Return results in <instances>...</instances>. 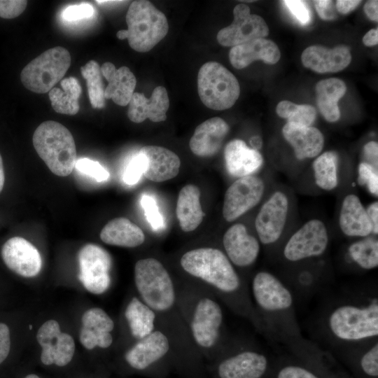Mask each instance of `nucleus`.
I'll use <instances>...</instances> for the list:
<instances>
[{"instance_id": "obj_40", "label": "nucleus", "mask_w": 378, "mask_h": 378, "mask_svg": "<svg viewBox=\"0 0 378 378\" xmlns=\"http://www.w3.org/2000/svg\"><path fill=\"white\" fill-rule=\"evenodd\" d=\"M75 167L77 170L93 178L97 182L108 179L109 173L99 162L89 158H80L76 160Z\"/></svg>"}, {"instance_id": "obj_46", "label": "nucleus", "mask_w": 378, "mask_h": 378, "mask_svg": "<svg viewBox=\"0 0 378 378\" xmlns=\"http://www.w3.org/2000/svg\"><path fill=\"white\" fill-rule=\"evenodd\" d=\"M282 2L301 24L306 25L309 23L311 13L304 1L286 0Z\"/></svg>"}, {"instance_id": "obj_54", "label": "nucleus", "mask_w": 378, "mask_h": 378, "mask_svg": "<svg viewBox=\"0 0 378 378\" xmlns=\"http://www.w3.org/2000/svg\"><path fill=\"white\" fill-rule=\"evenodd\" d=\"M363 42L366 46H372L378 43V30L373 29L368 31L363 38Z\"/></svg>"}, {"instance_id": "obj_48", "label": "nucleus", "mask_w": 378, "mask_h": 378, "mask_svg": "<svg viewBox=\"0 0 378 378\" xmlns=\"http://www.w3.org/2000/svg\"><path fill=\"white\" fill-rule=\"evenodd\" d=\"M10 348V330L6 324L0 323V364L8 357Z\"/></svg>"}, {"instance_id": "obj_47", "label": "nucleus", "mask_w": 378, "mask_h": 378, "mask_svg": "<svg viewBox=\"0 0 378 378\" xmlns=\"http://www.w3.org/2000/svg\"><path fill=\"white\" fill-rule=\"evenodd\" d=\"M276 378H320L309 369L298 365H286L279 369Z\"/></svg>"}, {"instance_id": "obj_29", "label": "nucleus", "mask_w": 378, "mask_h": 378, "mask_svg": "<svg viewBox=\"0 0 378 378\" xmlns=\"http://www.w3.org/2000/svg\"><path fill=\"white\" fill-rule=\"evenodd\" d=\"M100 238L107 244L127 248L136 247L145 241L143 230L124 217L108 221L101 230Z\"/></svg>"}, {"instance_id": "obj_26", "label": "nucleus", "mask_w": 378, "mask_h": 378, "mask_svg": "<svg viewBox=\"0 0 378 378\" xmlns=\"http://www.w3.org/2000/svg\"><path fill=\"white\" fill-rule=\"evenodd\" d=\"M102 76L108 81L104 90L105 99H111L117 105L129 104L136 85V79L130 69L125 66L116 69L111 62H105L101 66Z\"/></svg>"}, {"instance_id": "obj_42", "label": "nucleus", "mask_w": 378, "mask_h": 378, "mask_svg": "<svg viewBox=\"0 0 378 378\" xmlns=\"http://www.w3.org/2000/svg\"><path fill=\"white\" fill-rule=\"evenodd\" d=\"M141 204L144 210L146 218L152 228L154 230L162 229L164 227V220L154 198L147 195H143Z\"/></svg>"}, {"instance_id": "obj_50", "label": "nucleus", "mask_w": 378, "mask_h": 378, "mask_svg": "<svg viewBox=\"0 0 378 378\" xmlns=\"http://www.w3.org/2000/svg\"><path fill=\"white\" fill-rule=\"evenodd\" d=\"M363 155L366 161L372 166L377 168L378 166V144L376 141L368 142L363 147Z\"/></svg>"}, {"instance_id": "obj_44", "label": "nucleus", "mask_w": 378, "mask_h": 378, "mask_svg": "<svg viewBox=\"0 0 378 378\" xmlns=\"http://www.w3.org/2000/svg\"><path fill=\"white\" fill-rule=\"evenodd\" d=\"M93 13V7L89 4L83 3L67 7L63 11L62 17L66 21L73 22L89 18L92 16Z\"/></svg>"}, {"instance_id": "obj_13", "label": "nucleus", "mask_w": 378, "mask_h": 378, "mask_svg": "<svg viewBox=\"0 0 378 378\" xmlns=\"http://www.w3.org/2000/svg\"><path fill=\"white\" fill-rule=\"evenodd\" d=\"M265 190L263 181L255 176L237 178L227 189L223 204V216L227 222L237 219L255 206Z\"/></svg>"}, {"instance_id": "obj_56", "label": "nucleus", "mask_w": 378, "mask_h": 378, "mask_svg": "<svg viewBox=\"0 0 378 378\" xmlns=\"http://www.w3.org/2000/svg\"><path fill=\"white\" fill-rule=\"evenodd\" d=\"M4 181H5V176H4L3 160H2L1 155L0 154V192L3 190Z\"/></svg>"}, {"instance_id": "obj_5", "label": "nucleus", "mask_w": 378, "mask_h": 378, "mask_svg": "<svg viewBox=\"0 0 378 378\" xmlns=\"http://www.w3.org/2000/svg\"><path fill=\"white\" fill-rule=\"evenodd\" d=\"M134 282L141 300L155 313L167 312L174 305L176 293L172 279L158 260H139L134 266Z\"/></svg>"}, {"instance_id": "obj_17", "label": "nucleus", "mask_w": 378, "mask_h": 378, "mask_svg": "<svg viewBox=\"0 0 378 378\" xmlns=\"http://www.w3.org/2000/svg\"><path fill=\"white\" fill-rule=\"evenodd\" d=\"M225 255L232 265L246 267L253 265L260 253L259 241L248 234L246 226L236 223L229 227L223 237Z\"/></svg>"}, {"instance_id": "obj_2", "label": "nucleus", "mask_w": 378, "mask_h": 378, "mask_svg": "<svg viewBox=\"0 0 378 378\" xmlns=\"http://www.w3.org/2000/svg\"><path fill=\"white\" fill-rule=\"evenodd\" d=\"M323 326L336 346L354 347L377 340V296L364 295L334 304L327 310Z\"/></svg>"}, {"instance_id": "obj_11", "label": "nucleus", "mask_w": 378, "mask_h": 378, "mask_svg": "<svg viewBox=\"0 0 378 378\" xmlns=\"http://www.w3.org/2000/svg\"><path fill=\"white\" fill-rule=\"evenodd\" d=\"M223 312L215 300L205 297L195 305L190 321V330L196 344L209 349L216 346L220 337Z\"/></svg>"}, {"instance_id": "obj_43", "label": "nucleus", "mask_w": 378, "mask_h": 378, "mask_svg": "<svg viewBox=\"0 0 378 378\" xmlns=\"http://www.w3.org/2000/svg\"><path fill=\"white\" fill-rule=\"evenodd\" d=\"M144 164L141 155L139 152L128 162L122 176L124 182L127 185L136 184L141 177Z\"/></svg>"}, {"instance_id": "obj_7", "label": "nucleus", "mask_w": 378, "mask_h": 378, "mask_svg": "<svg viewBox=\"0 0 378 378\" xmlns=\"http://www.w3.org/2000/svg\"><path fill=\"white\" fill-rule=\"evenodd\" d=\"M197 90L202 102L206 107L218 111L231 108L240 94L236 77L216 62H206L200 69Z\"/></svg>"}, {"instance_id": "obj_12", "label": "nucleus", "mask_w": 378, "mask_h": 378, "mask_svg": "<svg viewBox=\"0 0 378 378\" xmlns=\"http://www.w3.org/2000/svg\"><path fill=\"white\" fill-rule=\"evenodd\" d=\"M233 15L232 24L220 29L217 34V41L221 46L234 47L268 35L269 29L264 19L251 14L246 4H237L234 8Z\"/></svg>"}, {"instance_id": "obj_21", "label": "nucleus", "mask_w": 378, "mask_h": 378, "mask_svg": "<svg viewBox=\"0 0 378 378\" xmlns=\"http://www.w3.org/2000/svg\"><path fill=\"white\" fill-rule=\"evenodd\" d=\"M169 107V99L167 90L163 86L154 88L149 99L140 92H134L129 103L127 116L135 123H140L148 118L158 122L167 119Z\"/></svg>"}, {"instance_id": "obj_24", "label": "nucleus", "mask_w": 378, "mask_h": 378, "mask_svg": "<svg viewBox=\"0 0 378 378\" xmlns=\"http://www.w3.org/2000/svg\"><path fill=\"white\" fill-rule=\"evenodd\" d=\"M280 57L281 53L277 45L265 38H256L234 46L229 52L230 62L237 69H244L256 60L274 64Z\"/></svg>"}, {"instance_id": "obj_37", "label": "nucleus", "mask_w": 378, "mask_h": 378, "mask_svg": "<svg viewBox=\"0 0 378 378\" xmlns=\"http://www.w3.org/2000/svg\"><path fill=\"white\" fill-rule=\"evenodd\" d=\"M276 111L279 116L287 119L288 122L306 127H310L316 116V109L312 106L295 104L287 100L280 102Z\"/></svg>"}, {"instance_id": "obj_32", "label": "nucleus", "mask_w": 378, "mask_h": 378, "mask_svg": "<svg viewBox=\"0 0 378 378\" xmlns=\"http://www.w3.org/2000/svg\"><path fill=\"white\" fill-rule=\"evenodd\" d=\"M62 90L53 88L48 96L53 110L61 114L76 115L80 108L78 99L82 89L78 80L74 77H68L61 80Z\"/></svg>"}, {"instance_id": "obj_9", "label": "nucleus", "mask_w": 378, "mask_h": 378, "mask_svg": "<svg viewBox=\"0 0 378 378\" xmlns=\"http://www.w3.org/2000/svg\"><path fill=\"white\" fill-rule=\"evenodd\" d=\"M328 241L325 224L318 219H312L290 237L284 247L283 255L292 262L319 257L327 249Z\"/></svg>"}, {"instance_id": "obj_23", "label": "nucleus", "mask_w": 378, "mask_h": 378, "mask_svg": "<svg viewBox=\"0 0 378 378\" xmlns=\"http://www.w3.org/2000/svg\"><path fill=\"white\" fill-rule=\"evenodd\" d=\"M301 58L305 67L318 73L342 71L351 61L349 49L344 46L332 49L320 46H309L302 52Z\"/></svg>"}, {"instance_id": "obj_27", "label": "nucleus", "mask_w": 378, "mask_h": 378, "mask_svg": "<svg viewBox=\"0 0 378 378\" xmlns=\"http://www.w3.org/2000/svg\"><path fill=\"white\" fill-rule=\"evenodd\" d=\"M285 139L294 149L298 160L317 156L324 146V136L319 130L287 122L282 129Z\"/></svg>"}, {"instance_id": "obj_31", "label": "nucleus", "mask_w": 378, "mask_h": 378, "mask_svg": "<svg viewBox=\"0 0 378 378\" xmlns=\"http://www.w3.org/2000/svg\"><path fill=\"white\" fill-rule=\"evenodd\" d=\"M346 91V86L344 81L337 78L321 80L316 83L317 105L327 121L334 122L339 120L340 111L337 102Z\"/></svg>"}, {"instance_id": "obj_8", "label": "nucleus", "mask_w": 378, "mask_h": 378, "mask_svg": "<svg viewBox=\"0 0 378 378\" xmlns=\"http://www.w3.org/2000/svg\"><path fill=\"white\" fill-rule=\"evenodd\" d=\"M70 65L69 52L65 48L56 46L28 63L20 73V80L27 90L46 93L62 79Z\"/></svg>"}, {"instance_id": "obj_41", "label": "nucleus", "mask_w": 378, "mask_h": 378, "mask_svg": "<svg viewBox=\"0 0 378 378\" xmlns=\"http://www.w3.org/2000/svg\"><path fill=\"white\" fill-rule=\"evenodd\" d=\"M358 182L365 185L369 192L377 197L378 195V172L377 168L363 162L360 163L358 169Z\"/></svg>"}, {"instance_id": "obj_4", "label": "nucleus", "mask_w": 378, "mask_h": 378, "mask_svg": "<svg viewBox=\"0 0 378 378\" xmlns=\"http://www.w3.org/2000/svg\"><path fill=\"white\" fill-rule=\"evenodd\" d=\"M32 141L36 153L53 174L64 177L73 172L76 144L65 126L53 120L43 122L34 131Z\"/></svg>"}, {"instance_id": "obj_49", "label": "nucleus", "mask_w": 378, "mask_h": 378, "mask_svg": "<svg viewBox=\"0 0 378 378\" xmlns=\"http://www.w3.org/2000/svg\"><path fill=\"white\" fill-rule=\"evenodd\" d=\"M314 3L316 10L321 19L330 20L335 18V13L333 9L332 1L318 0L314 1Z\"/></svg>"}, {"instance_id": "obj_57", "label": "nucleus", "mask_w": 378, "mask_h": 378, "mask_svg": "<svg viewBox=\"0 0 378 378\" xmlns=\"http://www.w3.org/2000/svg\"><path fill=\"white\" fill-rule=\"evenodd\" d=\"M116 36L118 39L123 40L127 38V29L120 30L117 32Z\"/></svg>"}, {"instance_id": "obj_19", "label": "nucleus", "mask_w": 378, "mask_h": 378, "mask_svg": "<svg viewBox=\"0 0 378 378\" xmlns=\"http://www.w3.org/2000/svg\"><path fill=\"white\" fill-rule=\"evenodd\" d=\"M139 153L144 164L143 174L154 182H163L176 176L181 160L173 151L158 146L142 147Z\"/></svg>"}, {"instance_id": "obj_30", "label": "nucleus", "mask_w": 378, "mask_h": 378, "mask_svg": "<svg viewBox=\"0 0 378 378\" xmlns=\"http://www.w3.org/2000/svg\"><path fill=\"white\" fill-rule=\"evenodd\" d=\"M176 212L183 231H193L200 225L204 213L202 209L200 191L197 186L188 184L181 188L178 196Z\"/></svg>"}, {"instance_id": "obj_3", "label": "nucleus", "mask_w": 378, "mask_h": 378, "mask_svg": "<svg viewBox=\"0 0 378 378\" xmlns=\"http://www.w3.org/2000/svg\"><path fill=\"white\" fill-rule=\"evenodd\" d=\"M182 268L189 274L213 286L229 298L249 299L242 296L241 279L232 263L218 248L203 247L185 253L180 260Z\"/></svg>"}, {"instance_id": "obj_18", "label": "nucleus", "mask_w": 378, "mask_h": 378, "mask_svg": "<svg viewBox=\"0 0 378 378\" xmlns=\"http://www.w3.org/2000/svg\"><path fill=\"white\" fill-rule=\"evenodd\" d=\"M269 365L267 357L256 350L246 349L224 358L218 365L219 378H261Z\"/></svg>"}, {"instance_id": "obj_20", "label": "nucleus", "mask_w": 378, "mask_h": 378, "mask_svg": "<svg viewBox=\"0 0 378 378\" xmlns=\"http://www.w3.org/2000/svg\"><path fill=\"white\" fill-rule=\"evenodd\" d=\"M170 344L167 336L155 330L139 341L125 354L128 365L137 370H144L166 356Z\"/></svg>"}, {"instance_id": "obj_51", "label": "nucleus", "mask_w": 378, "mask_h": 378, "mask_svg": "<svg viewBox=\"0 0 378 378\" xmlns=\"http://www.w3.org/2000/svg\"><path fill=\"white\" fill-rule=\"evenodd\" d=\"M368 218L372 227V233L378 234V202L377 201L370 204L366 209Z\"/></svg>"}, {"instance_id": "obj_52", "label": "nucleus", "mask_w": 378, "mask_h": 378, "mask_svg": "<svg viewBox=\"0 0 378 378\" xmlns=\"http://www.w3.org/2000/svg\"><path fill=\"white\" fill-rule=\"evenodd\" d=\"M361 1L358 0H338L336 1V8L339 13L346 14L354 10Z\"/></svg>"}, {"instance_id": "obj_16", "label": "nucleus", "mask_w": 378, "mask_h": 378, "mask_svg": "<svg viewBox=\"0 0 378 378\" xmlns=\"http://www.w3.org/2000/svg\"><path fill=\"white\" fill-rule=\"evenodd\" d=\"M1 254L6 265L22 276H34L41 270L42 259L38 249L22 237L8 239L1 248Z\"/></svg>"}, {"instance_id": "obj_10", "label": "nucleus", "mask_w": 378, "mask_h": 378, "mask_svg": "<svg viewBox=\"0 0 378 378\" xmlns=\"http://www.w3.org/2000/svg\"><path fill=\"white\" fill-rule=\"evenodd\" d=\"M78 278L89 292L102 294L108 288L111 258L105 249L96 244H86L78 253Z\"/></svg>"}, {"instance_id": "obj_34", "label": "nucleus", "mask_w": 378, "mask_h": 378, "mask_svg": "<svg viewBox=\"0 0 378 378\" xmlns=\"http://www.w3.org/2000/svg\"><path fill=\"white\" fill-rule=\"evenodd\" d=\"M349 262L364 270L378 266V240L372 237H363L351 243L346 252Z\"/></svg>"}, {"instance_id": "obj_36", "label": "nucleus", "mask_w": 378, "mask_h": 378, "mask_svg": "<svg viewBox=\"0 0 378 378\" xmlns=\"http://www.w3.org/2000/svg\"><path fill=\"white\" fill-rule=\"evenodd\" d=\"M80 72L86 80L91 106L94 108L105 106L104 83L101 66L95 60H90L81 66Z\"/></svg>"}, {"instance_id": "obj_22", "label": "nucleus", "mask_w": 378, "mask_h": 378, "mask_svg": "<svg viewBox=\"0 0 378 378\" xmlns=\"http://www.w3.org/2000/svg\"><path fill=\"white\" fill-rule=\"evenodd\" d=\"M228 124L219 117L209 118L199 125L189 141L191 151L199 157L216 155L228 134Z\"/></svg>"}, {"instance_id": "obj_55", "label": "nucleus", "mask_w": 378, "mask_h": 378, "mask_svg": "<svg viewBox=\"0 0 378 378\" xmlns=\"http://www.w3.org/2000/svg\"><path fill=\"white\" fill-rule=\"evenodd\" d=\"M250 144L252 146V148L257 150L262 146V140L259 136H253L250 139Z\"/></svg>"}, {"instance_id": "obj_53", "label": "nucleus", "mask_w": 378, "mask_h": 378, "mask_svg": "<svg viewBox=\"0 0 378 378\" xmlns=\"http://www.w3.org/2000/svg\"><path fill=\"white\" fill-rule=\"evenodd\" d=\"M364 11L369 19L377 22L378 1L375 0L368 1L364 6Z\"/></svg>"}, {"instance_id": "obj_1", "label": "nucleus", "mask_w": 378, "mask_h": 378, "mask_svg": "<svg viewBox=\"0 0 378 378\" xmlns=\"http://www.w3.org/2000/svg\"><path fill=\"white\" fill-rule=\"evenodd\" d=\"M251 297L262 330L288 346L302 338L291 289L274 274L260 271L251 282Z\"/></svg>"}, {"instance_id": "obj_6", "label": "nucleus", "mask_w": 378, "mask_h": 378, "mask_svg": "<svg viewBox=\"0 0 378 378\" xmlns=\"http://www.w3.org/2000/svg\"><path fill=\"white\" fill-rule=\"evenodd\" d=\"M127 39L136 52H146L167 34L169 24L165 15L146 0L134 1L126 14Z\"/></svg>"}, {"instance_id": "obj_38", "label": "nucleus", "mask_w": 378, "mask_h": 378, "mask_svg": "<svg viewBox=\"0 0 378 378\" xmlns=\"http://www.w3.org/2000/svg\"><path fill=\"white\" fill-rule=\"evenodd\" d=\"M83 327L92 330L97 337V343L114 328V322L101 308L94 307L87 310L82 316ZM97 344V345H98Z\"/></svg>"}, {"instance_id": "obj_35", "label": "nucleus", "mask_w": 378, "mask_h": 378, "mask_svg": "<svg viewBox=\"0 0 378 378\" xmlns=\"http://www.w3.org/2000/svg\"><path fill=\"white\" fill-rule=\"evenodd\" d=\"M337 155L327 151L320 155L313 162L316 184L323 190H331L337 186Z\"/></svg>"}, {"instance_id": "obj_14", "label": "nucleus", "mask_w": 378, "mask_h": 378, "mask_svg": "<svg viewBox=\"0 0 378 378\" xmlns=\"http://www.w3.org/2000/svg\"><path fill=\"white\" fill-rule=\"evenodd\" d=\"M288 211V198L280 191L274 192L262 204L255 220V230L262 244L270 245L279 239Z\"/></svg>"}, {"instance_id": "obj_45", "label": "nucleus", "mask_w": 378, "mask_h": 378, "mask_svg": "<svg viewBox=\"0 0 378 378\" xmlns=\"http://www.w3.org/2000/svg\"><path fill=\"white\" fill-rule=\"evenodd\" d=\"M27 5L24 0H0V18H15L25 10Z\"/></svg>"}, {"instance_id": "obj_39", "label": "nucleus", "mask_w": 378, "mask_h": 378, "mask_svg": "<svg viewBox=\"0 0 378 378\" xmlns=\"http://www.w3.org/2000/svg\"><path fill=\"white\" fill-rule=\"evenodd\" d=\"M359 360L363 372L371 377H378V341L363 344Z\"/></svg>"}, {"instance_id": "obj_28", "label": "nucleus", "mask_w": 378, "mask_h": 378, "mask_svg": "<svg viewBox=\"0 0 378 378\" xmlns=\"http://www.w3.org/2000/svg\"><path fill=\"white\" fill-rule=\"evenodd\" d=\"M339 224L342 232L348 237H366L372 233V227L366 209L359 197L347 195L343 200Z\"/></svg>"}, {"instance_id": "obj_33", "label": "nucleus", "mask_w": 378, "mask_h": 378, "mask_svg": "<svg viewBox=\"0 0 378 378\" xmlns=\"http://www.w3.org/2000/svg\"><path fill=\"white\" fill-rule=\"evenodd\" d=\"M125 315L132 335L138 340L155 330L156 313L141 299L134 297L128 303Z\"/></svg>"}, {"instance_id": "obj_15", "label": "nucleus", "mask_w": 378, "mask_h": 378, "mask_svg": "<svg viewBox=\"0 0 378 378\" xmlns=\"http://www.w3.org/2000/svg\"><path fill=\"white\" fill-rule=\"evenodd\" d=\"M36 339L41 346V360L46 365L63 367L69 364L75 352L73 337L62 332L59 325L47 324L40 328Z\"/></svg>"}, {"instance_id": "obj_25", "label": "nucleus", "mask_w": 378, "mask_h": 378, "mask_svg": "<svg viewBox=\"0 0 378 378\" xmlns=\"http://www.w3.org/2000/svg\"><path fill=\"white\" fill-rule=\"evenodd\" d=\"M224 158L227 172L235 177L251 176L263 164L261 154L249 148L241 139L230 141L224 150Z\"/></svg>"}, {"instance_id": "obj_58", "label": "nucleus", "mask_w": 378, "mask_h": 378, "mask_svg": "<svg viewBox=\"0 0 378 378\" xmlns=\"http://www.w3.org/2000/svg\"><path fill=\"white\" fill-rule=\"evenodd\" d=\"M24 378H40V377L35 374H29L27 375Z\"/></svg>"}]
</instances>
